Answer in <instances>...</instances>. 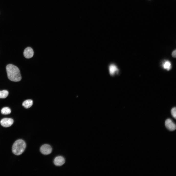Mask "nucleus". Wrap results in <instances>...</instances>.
Masks as SVG:
<instances>
[{
    "instance_id": "6e6552de",
    "label": "nucleus",
    "mask_w": 176,
    "mask_h": 176,
    "mask_svg": "<svg viewBox=\"0 0 176 176\" xmlns=\"http://www.w3.org/2000/svg\"><path fill=\"white\" fill-rule=\"evenodd\" d=\"M109 69L110 74L112 76L117 73L119 71L117 66L114 64H111L109 65Z\"/></svg>"
},
{
    "instance_id": "ddd939ff",
    "label": "nucleus",
    "mask_w": 176,
    "mask_h": 176,
    "mask_svg": "<svg viewBox=\"0 0 176 176\" xmlns=\"http://www.w3.org/2000/svg\"><path fill=\"white\" fill-rule=\"evenodd\" d=\"M171 113L172 116L176 119V109L175 107L172 108L171 110Z\"/></svg>"
},
{
    "instance_id": "4468645a",
    "label": "nucleus",
    "mask_w": 176,
    "mask_h": 176,
    "mask_svg": "<svg viewBox=\"0 0 176 176\" xmlns=\"http://www.w3.org/2000/svg\"><path fill=\"white\" fill-rule=\"evenodd\" d=\"M172 56L174 57L175 58L176 57V50H175L172 53Z\"/></svg>"
},
{
    "instance_id": "20e7f679",
    "label": "nucleus",
    "mask_w": 176,
    "mask_h": 176,
    "mask_svg": "<svg viewBox=\"0 0 176 176\" xmlns=\"http://www.w3.org/2000/svg\"><path fill=\"white\" fill-rule=\"evenodd\" d=\"M13 119L11 118H5L1 120L0 123L2 126L7 127L11 126L13 124Z\"/></svg>"
},
{
    "instance_id": "1a4fd4ad",
    "label": "nucleus",
    "mask_w": 176,
    "mask_h": 176,
    "mask_svg": "<svg viewBox=\"0 0 176 176\" xmlns=\"http://www.w3.org/2000/svg\"><path fill=\"white\" fill-rule=\"evenodd\" d=\"M163 68L167 70H169L171 67L170 62L168 61H165L163 62L162 65Z\"/></svg>"
},
{
    "instance_id": "f8f14e48",
    "label": "nucleus",
    "mask_w": 176,
    "mask_h": 176,
    "mask_svg": "<svg viewBox=\"0 0 176 176\" xmlns=\"http://www.w3.org/2000/svg\"><path fill=\"white\" fill-rule=\"evenodd\" d=\"M8 92L6 90L0 91V98H5L8 95Z\"/></svg>"
},
{
    "instance_id": "7ed1b4c3",
    "label": "nucleus",
    "mask_w": 176,
    "mask_h": 176,
    "mask_svg": "<svg viewBox=\"0 0 176 176\" xmlns=\"http://www.w3.org/2000/svg\"><path fill=\"white\" fill-rule=\"evenodd\" d=\"M52 151L51 146L49 145L45 144L42 145L40 148V151L43 154L45 155L49 154Z\"/></svg>"
},
{
    "instance_id": "0eeeda50",
    "label": "nucleus",
    "mask_w": 176,
    "mask_h": 176,
    "mask_svg": "<svg viewBox=\"0 0 176 176\" xmlns=\"http://www.w3.org/2000/svg\"><path fill=\"white\" fill-rule=\"evenodd\" d=\"M65 162V160L64 158L61 156L56 157L54 160V164L57 166H61Z\"/></svg>"
},
{
    "instance_id": "39448f33",
    "label": "nucleus",
    "mask_w": 176,
    "mask_h": 176,
    "mask_svg": "<svg viewBox=\"0 0 176 176\" xmlns=\"http://www.w3.org/2000/svg\"><path fill=\"white\" fill-rule=\"evenodd\" d=\"M24 57L27 59L33 57L34 55L33 50L31 47H28L25 49L23 52Z\"/></svg>"
},
{
    "instance_id": "f257e3e1",
    "label": "nucleus",
    "mask_w": 176,
    "mask_h": 176,
    "mask_svg": "<svg viewBox=\"0 0 176 176\" xmlns=\"http://www.w3.org/2000/svg\"><path fill=\"white\" fill-rule=\"evenodd\" d=\"M7 77L10 80L18 82L21 79L20 70L15 65L11 64L7 65L6 67Z\"/></svg>"
},
{
    "instance_id": "423d86ee",
    "label": "nucleus",
    "mask_w": 176,
    "mask_h": 176,
    "mask_svg": "<svg viewBox=\"0 0 176 176\" xmlns=\"http://www.w3.org/2000/svg\"><path fill=\"white\" fill-rule=\"evenodd\" d=\"M165 125L166 128L170 131H173L176 129L175 124L170 119H167L165 121Z\"/></svg>"
},
{
    "instance_id": "f03ea898",
    "label": "nucleus",
    "mask_w": 176,
    "mask_h": 176,
    "mask_svg": "<svg viewBox=\"0 0 176 176\" xmlns=\"http://www.w3.org/2000/svg\"><path fill=\"white\" fill-rule=\"evenodd\" d=\"M26 147V144L24 141L22 139L17 140L12 146V152L15 155H20L24 151Z\"/></svg>"
},
{
    "instance_id": "9d476101",
    "label": "nucleus",
    "mask_w": 176,
    "mask_h": 176,
    "mask_svg": "<svg viewBox=\"0 0 176 176\" xmlns=\"http://www.w3.org/2000/svg\"><path fill=\"white\" fill-rule=\"evenodd\" d=\"M33 104V101L31 99L27 100L23 102L22 105L26 108H28L31 107Z\"/></svg>"
},
{
    "instance_id": "9b49d317",
    "label": "nucleus",
    "mask_w": 176,
    "mask_h": 176,
    "mask_svg": "<svg viewBox=\"0 0 176 176\" xmlns=\"http://www.w3.org/2000/svg\"><path fill=\"white\" fill-rule=\"evenodd\" d=\"M11 112L10 109L8 107H4L2 108L1 110L2 114L7 115L10 114Z\"/></svg>"
}]
</instances>
